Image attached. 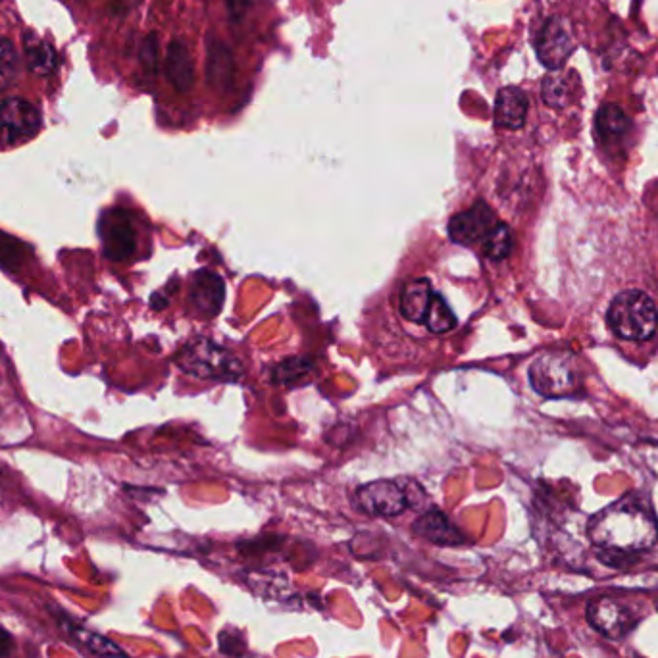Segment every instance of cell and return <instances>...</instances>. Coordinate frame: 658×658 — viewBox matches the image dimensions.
I'll return each instance as SVG.
<instances>
[{"label":"cell","instance_id":"1","mask_svg":"<svg viewBox=\"0 0 658 658\" xmlns=\"http://www.w3.org/2000/svg\"><path fill=\"white\" fill-rule=\"evenodd\" d=\"M589 537L608 553L628 555L651 549L658 539V524L641 501L624 497L603 508L589 522Z\"/></svg>","mask_w":658,"mask_h":658},{"label":"cell","instance_id":"2","mask_svg":"<svg viewBox=\"0 0 658 658\" xmlns=\"http://www.w3.org/2000/svg\"><path fill=\"white\" fill-rule=\"evenodd\" d=\"M176 364L199 380L237 381L243 376L239 358L206 337H195L185 343L176 355Z\"/></svg>","mask_w":658,"mask_h":658},{"label":"cell","instance_id":"3","mask_svg":"<svg viewBox=\"0 0 658 658\" xmlns=\"http://www.w3.org/2000/svg\"><path fill=\"white\" fill-rule=\"evenodd\" d=\"M607 320L620 339L645 341L658 328L657 304L643 291H622L608 306Z\"/></svg>","mask_w":658,"mask_h":658},{"label":"cell","instance_id":"4","mask_svg":"<svg viewBox=\"0 0 658 658\" xmlns=\"http://www.w3.org/2000/svg\"><path fill=\"white\" fill-rule=\"evenodd\" d=\"M532 387L543 397H566L578 389V370L570 353H545L530 366Z\"/></svg>","mask_w":658,"mask_h":658},{"label":"cell","instance_id":"5","mask_svg":"<svg viewBox=\"0 0 658 658\" xmlns=\"http://www.w3.org/2000/svg\"><path fill=\"white\" fill-rule=\"evenodd\" d=\"M102 254L112 262H126L137 251V229L126 208H108L99 220Z\"/></svg>","mask_w":658,"mask_h":658},{"label":"cell","instance_id":"6","mask_svg":"<svg viewBox=\"0 0 658 658\" xmlns=\"http://www.w3.org/2000/svg\"><path fill=\"white\" fill-rule=\"evenodd\" d=\"M41 112L24 99L0 101V151L33 139L41 129Z\"/></svg>","mask_w":658,"mask_h":658},{"label":"cell","instance_id":"7","mask_svg":"<svg viewBox=\"0 0 658 658\" xmlns=\"http://www.w3.org/2000/svg\"><path fill=\"white\" fill-rule=\"evenodd\" d=\"M574 49L576 43L572 37V29L568 27L566 20L558 16L549 18L535 37L537 58L551 72L560 70L566 64V60L572 56Z\"/></svg>","mask_w":658,"mask_h":658},{"label":"cell","instance_id":"8","mask_svg":"<svg viewBox=\"0 0 658 658\" xmlns=\"http://www.w3.org/2000/svg\"><path fill=\"white\" fill-rule=\"evenodd\" d=\"M358 505L372 516H399L408 507L405 489L395 481L380 480L366 483L356 493Z\"/></svg>","mask_w":658,"mask_h":658},{"label":"cell","instance_id":"9","mask_svg":"<svg viewBox=\"0 0 658 658\" xmlns=\"http://www.w3.org/2000/svg\"><path fill=\"white\" fill-rule=\"evenodd\" d=\"M499 226L495 212L485 203H476L466 212L453 216L449 222V235L460 245H476L483 243L489 233Z\"/></svg>","mask_w":658,"mask_h":658},{"label":"cell","instance_id":"10","mask_svg":"<svg viewBox=\"0 0 658 658\" xmlns=\"http://www.w3.org/2000/svg\"><path fill=\"white\" fill-rule=\"evenodd\" d=\"M226 297L224 279L210 270H199L191 279V308L199 318H214L220 314Z\"/></svg>","mask_w":658,"mask_h":658},{"label":"cell","instance_id":"11","mask_svg":"<svg viewBox=\"0 0 658 658\" xmlns=\"http://www.w3.org/2000/svg\"><path fill=\"white\" fill-rule=\"evenodd\" d=\"M587 620L597 632L610 639H618L632 628V612L610 597L593 599L587 605Z\"/></svg>","mask_w":658,"mask_h":658},{"label":"cell","instance_id":"12","mask_svg":"<svg viewBox=\"0 0 658 658\" xmlns=\"http://www.w3.org/2000/svg\"><path fill=\"white\" fill-rule=\"evenodd\" d=\"M412 530L416 535L424 537L426 541L441 545V547H456L466 543L464 533L456 528L455 524L447 518V514H443L441 510H428L426 514H422Z\"/></svg>","mask_w":658,"mask_h":658},{"label":"cell","instance_id":"13","mask_svg":"<svg viewBox=\"0 0 658 658\" xmlns=\"http://www.w3.org/2000/svg\"><path fill=\"white\" fill-rule=\"evenodd\" d=\"M235 62L228 45L216 37L206 41V79L216 91H226L233 83Z\"/></svg>","mask_w":658,"mask_h":658},{"label":"cell","instance_id":"14","mask_svg":"<svg viewBox=\"0 0 658 658\" xmlns=\"http://www.w3.org/2000/svg\"><path fill=\"white\" fill-rule=\"evenodd\" d=\"M528 95L518 87H505L495 99V126L503 129H520L528 118Z\"/></svg>","mask_w":658,"mask_h":658},{"label":"cell","instance_id":"15","mask_svg":"<svg viewBox=\"0 0 658 658\" xmlns=\"http://www.w3.org/2000/svg\"><path fill=\"white\" fill-rule=\"evenodd\" d=\"M582 81L576 72L553 70L541 83L543 102L551 108H566L580 97Z\"/></svg>","mask_w":658,"mask_h":658},{"label":"cell","instance_id":"16","mask_svg":"<svg viewBox=\"0 0 658 658\" xmlns=\"http://www.w3.org/2000/svg\"><path fill=\"white\" fill-rule=\"evenodd\" d=\"M166 76L179 93H189L195 85L193 56L183 41H172L168 47Z\"/></svg>","mask_w":658,"mask_h":658},{"label":"cell","instance_id":"17","mask_svg":"<svg viewBox=\"0 0 658 658\" xmlns=\"http://www.w3.org/2000/svg\"><path fill=\"white\" fill-rule=\"evenodd\" d=\"M58 618V624L62 626L64 632L70 633L74 639H77L81 645H85L93 655L102 658H129L126 653L116 645L112 643L110 639L102 637L99 633L89 632V630H83L77 622H74L70 616H66L64 610H58L54 614Z\"/></svg>","mask_w":658,"mask_h":658},{"label":"cell","instance_id":"18","mask_svg":"<svg viewBox=\"0 0 658 658\" xmlns=\"http://www.w3.org/2000/svg\"><path fill=\"white\" fill-rule=\"evenodd\" d=\"M433 291H431L430 281L428 279H414L406 283L401 291V314L406 320L422 324L428 308H430Z\"/></svg>","mask_w":658,"mask_h":658},{"label":"cell","instance_id":"19","mask_svg":"<svg viewBox=\"0 0 658 658\" xmlns=\"http://www.w3.org/2000/svg\"><path fill=\"white\" fill-rule=\"evenodd\" d=\"M24 49H26V60L29 70L37 76H49L56 68V52L51 45H47L43 39H39L35 33L24 35Z\"/></svg>","mask_w":658,"mask_h":658},{"label":"cell","instance_id":"20","mask_svg":"<svg viewBox=\"0 0 658 658\" xmlns=\"http://www.w3.org/2000/svg\"><path fill=\"white\" fill-rule=\"evenodd\" d=\"M630 118L624 114V110L616 104H605L599 112H597V129L599 135L605 141H614L620 139L622 135L628 133L630 129Z\"/></svg>","mask_w":658,"mask_h":658},{"label":"cell","instance_id":"21","mask_svg":"<svg viewBox=\"0 0 658 658\" xmlns=\"http://www.w3.org/2000/svg\"><path fill=\"white\" fill-rule=\"evenodd\" d=\"M31 256L29 245L6 233H0V268L6 272H18Z\"/></svg>","mask_w":658,"mask_h":658},{"label":"cell","instance_id":"22","mask_svg":"<svg viewBox=\"0 0 658 658\" xmlns=\"http://www.w3.org/2000/svg\"><path fill=\"white\" fill-rule=\"evenodd\" d=\"M20 72V56L12 41L0 37V93L14 85Z\"/></svg>","mask_w":658,"mask_h":658},{"label":"cell","instance_id":"23","mask_svg":"<svg viewBox=\"0 0 658 658\" xmlns=\"http://www.w3.org/2000/svg\"><path fill=\"white\" fill-rule=\"evenodd\" d=\"M514 247V237L512 231L508 228L507 224H501L489 233V237L481 243L483 254L491 260H503L507 258L510 251Z\"/></svg>","mask_w":658,"mask_h":658},{"label":"cell","instance_id":"24","mask_svg":"<svg viewBox=\"0 0 658 658\" xmlns=\"http://www.w3.org/2000/svg\"><path fill=\"white\" fill-rule=\"evenodd\" d=\"M424 324L433 333H447V331L455 329L456 318L453 316V310L449 308V304L445 303L443 297L433 295L428 314L424 318Z\"/></svg>","mask_w":658,"mask_h":658},{"label":"cell","instance_id":"25","mask_svg":"<svg viewBox=\"0 0 658 658\" xmlns=\"http://www.w3.org/2000/svg\"><path fill=\"white\" fill-rule=\"evenodd\" d=\"M312 366L314 362L310 358H287L274 370V381L283 385L293 383L306 376L312 370Z\"/></svg>","mask_w":658,"mask_h":658},{"label":"cell","instance_id":"26","mask_svg":"<svg viewBox=\"0 0 658 658\" xmlns=\"http://www.w3.org/2000/svg\"><path fill=\"white\" fill-rule=\"evenodd\" d=\"M139 58H141V64H143L147 76H156V70H158V39H156V35H149L143 41Z\"/></svg>","mask_w":658,"mask_h":658},{"label":"cell","instance_id":"27","mask_svg":"<svg viewBox=\"0 0 658 658\" xmlns=\"http://www.w3.org/2000/svg\"><path fill=\"white\" fill-rule=\"evenodd\" d=\"M220 651L228 657H243L247 651V643L241 633L224 630L220 633Z\"/></svg>","mask_w":658,"mask_h":658},{"label":"cell","instance_id":"28","mask_svg":"<svg viewBox=\"0 0 658 658\" xmlns=\"http://www.w3.org/2000/svg\"><path fill=\"white\" fill-rule=\"evenodd\" d=\"M226 2H228L229 12H231V16L235 20L243 18L245 12H247V8H249V4H251V0H226Z\"/></svg>","mask_w":658,"mask_h":658},{"label":"cell","instance_id":"29","mask_svg":"<svg viewBox=\"0 0 658 658\" xmlns=\"http://www.w3.org/2000/svg\"><path fill=\"white\" fill-rule=\"evenodd\" d=\"M12 649H14L12 635L0 626V657H8L12 653Z\"/></svg>","mask_w":658,"mask_h":658}]
</instances>
